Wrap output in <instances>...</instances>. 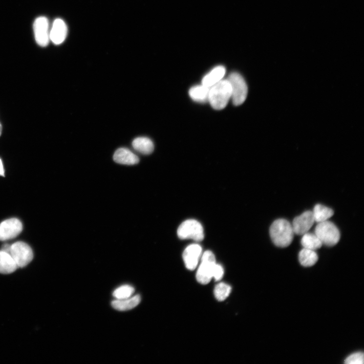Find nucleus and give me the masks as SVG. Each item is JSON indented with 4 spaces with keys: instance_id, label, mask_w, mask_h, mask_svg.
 <instances>
[{
    "instance_id": "obj_1",
    "label": "nucleus",
    "mask_w": 364,
    "mask_h": 364,
    "mask_svg": "<svg viewBox=\"0 0 364 364\" xmlns=\"http://www.w3.org/2000/svg\"><path fill=\"white\" fill-rule=\"evenodd\" d=\"M294 235L292 225L283 218L275 221L270 228V235L273 242L282 248L288 247L292 243Z\"/></svg>"
},
{
    "instance_id": "obj_2",
    "label": "nucleus",
    "mask_w": 364,
    "mask_h": 364,
    "mask_svg": "<svg viewBox=\"0 0 364 364\" xmlns=\"http://www.w3.org/2000/svg\"><path fill=\"white\" fill-rule=\"evenodd\" d=\"M231 99V87L228 79H223L210 88L208 102L214 109L225 108Z\"/></svg>"
},
{
    "instance_id": "obj_3",
    "label": "nucleus",
    "mask_w": 364,
    "mask_h": 364,
    "mask_svg": "<svg viewBox=\"0 0 364 364\" xmlns=\"http://www.w3.org/2000/svg\"><path fill=\"white\" fill-rule=\"evenodd\" d=\"M315 234L323 244L328 246L336 245L341 238L338 227L328 221L318 223L315 228Z\"/></svg>"
},
{
    "instance_id": "obj_4",
    "label": "nucleus",
    "mask_w": 364,
    "mask_h": 364,
    "mask_svg": "<svg viewBox=\"0 0 364 364\" xmlns=\"http://www.w3.org/2000/svg\"><path fill=\"white\" fill-rule=\"evenodd\" d=\"M231 87V99L235 106H239L245 101L248 88L244 78L237 72H232L227 79Z\"/></svg>"
},
{
    "instance_id": "obj_5",
    "label": "nucleus",
    "mask_w": 364,
    "mask_h": 364,
    "mask_svg": "<svg viewBox=\"0 0 364 364\" xmlns=\"http://www.w3.org/2000/svg\"><path fill=\"white\" fill-rule=\"evenodd\" d=\"M10 254L18 268H23L30 264L34 258L31 247L24 242L18 241L11 245Z\"/></svg>"
},
{
    "instance_id": "obj_6",
    "label": "nucleus",
    "mask_w": 364,
    "mask_h": 364,
    "mask_svg": "<svg viewBox=\"0 0 364 364\" xmlns=\"http://www.w3.org/2000/svg\"><path fill=\"white\" fill-rule=\"evenodd\" d=\"M216 264L215 256L211 251H207L202 255L201 264L196 273V279L199 283L207 284L211 281Z\"/></svg>"
},
{
    "instance_id": "obj_7",
    "label": "nucleus",
    "mask_w": 364,
    "mask_h": 364,
    "mask_svg": "<svg viewBox=\"0 0 364 364\" xmlns=\"http://www.w3.org/2000/svg\"><path fill=\"white\" fill-rule=\"evenodd\" d=\"M177 234L181 239H191L197 242L201 241L205 237L201 224L193 219L183 222L178 229Z\"/></svg>"
},
{
    "instance_id": "obj_8",
    "label": "nucleus",
    "mask_w": 364,
    "mask_h": 364,
    "mask_svg": "<svg viewBox=\"0 0 364 364\" xmlns=\"http://www.w3.org/2000/svg\"><path fill=\"white\" fill-rule=\"evenodd\" d=\"M21 221L16 218L6 220L0 224V240L6 241L17 237L22 231Z\"/></svg>"
},
{
    "instance_id": "obj_9",
    "label": "nucleus",
    "mask_w": 364,
    "mask_h": 364,
    "mask_svg": "<svg viewBox=\"0 0 364 364\" xmlns=\"http://www.w3.org/2000/svg\"><path fill=\"white\" fill-rule=\"evenodd\" d=\"M34 31L38 44L43 47L47 46L50 40L48 20L43 17L37 18L34 23Z\"/></svg>"
},
{
    "instance_id": "obj_10",
    "label": "nucleus",
    "mask_w": 364,
    "mask_h": 364,
    "mask_svg": "<svg viewBox=\"0 0 364 364\" xmlns=\"http://www.w3.org/2000/svg\"><path fill=\"white\" fill-rule=\"evenodd\" d=\"M315 222L313 212H304L295 218L293 221L292 227L294 234L303 236L310 230Z\"/></svg>"
},
{
    "instance_id": "obj_11",
    "label": "nucleus",
    "mask_w": 364,
    "mask_h": 364,
    "mask_svg": "<svg viewBox=\"0 0 364 364\" xmlns=\"http://www.w3.org/2000/svg\"><path fill=\"white\" fill-rule=\"evenodd\" d=\"M202 253L201 247L198 244H193L186 247L183 254V258L186 267L188 270L193 271L196 268Z\"/></svg>"
},
{
    "instance_id": "obj_12",
    "label": "nucleus",
    "mask_w": 364,
    "mask_h": 364,
    "mask_svg": "<svg viewBox=\"0 0 364 364\" xmlns=\"http://www.w3.org/2000/svg\"><path fill=\"white\" fill-rule=\"evenodd\" d=\"M67 34V27L65 22L57 19L53 22L50 32V39L55 45H60L65 40Z\"/></svg>"
},
{
    "instance_id": "obj_13",
    "label": "nucleus",
    "mask_w": 364,
    "mask_h": 364,
    "mask_svg": "<svg viewBox=\"0 0 364 364\" xmlns=\"http://www.w3.org/2000/svg\"><path fill=\"white\" fill-rule=\"evenodd\" d=\"M115 162L122 165H134L139 162V157L127 149L121 148L115 151L113 156Z\"/></svg>"
},
{
    "instance_id": "obj_14",
    "label": "nucleus",
    "mask_w": 364,
    "mask_h": 364,
    "mask_svg": "<svg viewBox=\"0 0 364 364\" xmlns=\"http://www.w3.org/2000/svg\"><path fill=\"white\" fill-rule=\"evenodd\" d=\"M226 74V68L222 65L213 68L202 80V84L209 88L220 82Z\"/></svg>"
},
{
    "instance_id": "obj_15",
    "label": "nucleus",
    "mask_w": 364,
    "mask_h": 364,
    "mask_svg": "<svg viewBox=\"0 0 364 364\" xmlns=\"http://www.w3.org/2000/svg\"><path fill=\"white\" fill-rule=\"evenodd\" d=\"M141 297L136 295L132 298L124 300H116L111 302L112 307L120 311H126L133 309L141 302Z\"/></svg>"
},
{
    "instance_id": "obj_16",
    "label": "nucleus",
    "mask_w": 364,
    "mask_h": 364,
    "mask_svg": "<svg viewBox=\"0 0 364 364\" xmlns=\"http://www.w3.org/2000/svg\"><path fill=\"white\" fill-rule=\"evenodd\" d=\"M18 267L9 253L0 251V273L9 274L16 271Z\"/></svg>"
},
{
    "instance_id": "obj_17",
    "label": "nucleus",
    "mask_w": 364,
    "mask_h": 364,
    "mask_svg": "<svg viewBox=\"0 0 364 364\" xmlns=\"http://www.w3.org/2000/svg\"><path fill=\"white\" fill-rule=\"evenodd\" d=\"M210 88L201 84L192 87L189 94L194 101L199 103H206L209 101Z\"/></svg>"
},
{
    "instance_id": "obj_18",
    "label": "nucleus",
    "mask_w": 364,
    "mask_h": 364,
    "mask_svg": "<svg viewBox=\"0 0 364 364\" xmlns=\"http://www.w3.org/2000/svg\"><path fill=\"white\" fill-rule=\"evenodd\" d=\"M132 146L137 151L145 155L152 153L154 148L153 142L147 137H138L135 139L132 142Z\"/></svg>"
},
{
    "instance_id": "obj_19",
    "label": "nucleus",
    "mask_w": 364,
    "mask_h": 364,
    "mask_svg": "<svg viewBox=\"0 0 364 364\" xmlns=\"http://www.w3.org/2000/svg\"><path fill=\"white\" fill-rule=\"evenodd\" d=\"M299 258L300 264L305 267L315 265L318 260V256L315 251L304 248L300 252Z\"/></svg>"
},
{
    "instance_id": "obj_20",
    "label": "nucleus",
    "mask_w": 364,
    "mask_h": 364,
    "mask_svg": "<svg viewBox=\"0 0 364 364\" xmlns=\"http://www.w3.org/2000/svg\"><path fill=\"white\" fill-rule=\"evenodd\" d=\"M301 244L303 248L315 251L321 248L323 245L321 240L315 234L308 232L303 235Z\"/></svg>"
},
{
    "instance_id": "obj_21",
    "label": "nucleus",
    "mask_w": 364,
    "mask_h": 364,
    "mask_svg": "<svg viewBox=\"0 0 364 364\" xmlns=\"http://www.w3.org/2000/svg\"><path fill=\"white\" fill-rule=\"evenodd\" d=\"M315 222L317 223L328 221L334 214L333 211L328 207L321 205H317L313 212Z\"/></svg>"
},
{
    "instance_id": "obj_22",
    "label": "nucleus",
    "mask_w": 364,
    "mask_h": 364,
    "mask_svg": "<svg viewBox=\"0 0 364 364\" xmlns=\"http://www.w3.org/2000/svg\"><path fill=\"white\" fill-rule=\"evenodd\" d=\"M135 289L129 285H123L116 289L113 293V296L116 300H124L130 298L134 293Z\"/></svg>"
},
{
    "instance_id": "obj_23",
    "label": "nucleus",
    "mask_w": 364,
    "mask_h": 364,
    "mask_svg": "<svg viewBox=\"0 0 364 364\" xmlns=\"http://www.w3.org/2000/svg\"><path fill=\"white\" fill-rule=\"evenodd\" d=\"M231 287L229 285L221 283L216 285L214 290V296L218 301L225 300L230 295Z\"/></svg>"
},
{
    "instance_id": "obj_24",
    "label": "nucleus",
    "mask_w": 364,
    "mask_h": 364,
    "mask_svg": "<svg viewBox=\"0 0 364 364\" xmlns=\"http://www.w3.org/2000/svg\"><path fill=\"white\" fill-rule=\"evenodd\" d=\"M364 360V354L358 352L348 356L344 361L346 364H363Z\"/></svg>"
},
{
    "instance_id": "obj_25",
    "label": "nucleus",
    "mask_w": 364,
    "mask_h": 364,
    "mask_svg": "<svg viewBox=\"0 0 364 364\" xmlns=\"http://www.w3.org/2000/svg\"><path fill=\"white\" fill-rule=\"evenodd\" d=\"M224 271L223 268L220 265L216 264L213 271V278L215 281H220L223 277Z\"/></svg>"
},
{
    "instance_id": "obj_26",
    "label": "nucleus",
    "mask_w": 364,
    "mask_h": 364,
    "mask_svg": "<svg viewBox=\"0 0 364 364\" xmlns=\"http://www.w3.org/2000/svg\"><path fill=\"white\" fill-rule=\"evenodd\" d=\"M0 176H5V171L3 167V163L1 158H0Z\"/></svg>"
},
{
    "instance_id": "obj_27",
    "label": "nucleus",
    "mask_w": 364,
    "mask_h": 364,
    "mask_svg": "<svg viewBox=\"0 0 364 364\" xmlns=\"http://www.w3.org/2000/svg\"><path fill=\"white\" fill-rule=\"evenodd\" d=\"M11 249V245L9 244H5L3 247V251L10 254Z\"/></svg>"
},
{
    "instance_id": "obj_28",
    "label": "nucleus",
    "mask_w": 364,
    "mask_h": 364,
    "mask_svg": "<svg viewBox=\"0 0 364 364\" xmlns=\"http://www.w3.org/2000/svg\"><path fill=\"white\" fill-rule=\"evenodd\" d=\"M2 132V127L1 124H0V136L1 135Z\"/></svg>"
}]
</instances>
